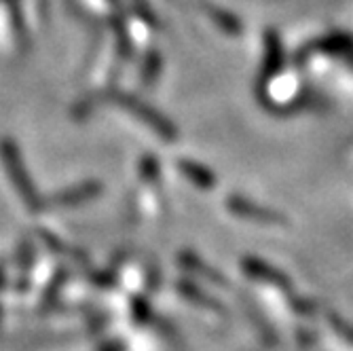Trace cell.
<instances>
[{"label":"cell","mask_w":353,"mask_h":351,"mask_svg":"<svg viewBox=\"0 0 353 351\" xmlns=\"http://www.w3.org/2000/svg\"><path fill=\"white\" fill-rule=\"evenodd\" d=\"M0 152H3V157H5L7 170H9L11 178H13V184L19 190V195L23 197L26 205L30 210H37L39 208V199H37L34 188H32V184H30V178H28L23 166H21V157H19L15 144L11 140H3V142H0Z\"/></svg>","instance_id":"cell-1"},{"label":"cell","mask_w":353,"mask_h":351,"mask_svg":"<svg viewBox=\"0 0 353 351\" xmlns=\"http://www.w3.org/2000/svg\"><path fill=\"white\" fill-rule=\"evenodd\" d=\"M117 102H119V104H123L127 110H132L136 117H140V119H142L146 125H150L152 130H154L159 136H161V138H165V140H176V138H178L176 127H174L165 117L159 114L154 108L146 106L144 102H140V100L132 98V95H125V93L117 95Z\"/></svg>","instance_id":"cell-2"},{"label":"cell","mask_w":353,"mask_h":351,"mask_svg":"<svg viewBox=\"0 0 353 351\" xmlns=\"http://www.w3.org/2000/svg\"><path fill=\"white\" fill-rule=\"evenodd\" d=\"M227 208L235 216L252 220V222H259V225H285V222H288L283 214H279L275 210H269V208H263V205H256L250 199L239 197V195H231L229 201H227Z\"/></svg>","instance_id":"cell-3"},{"label":"cell","mask_w":353,"mask_h":351,"mask_svg":"<svg viewBox=\"0 0 353 351\" xmlns=\"http://www.w3.org/2000/svg\"><path fill=\"white\" fill-rule=\"evenodd\" d=\"M243 271L250 277L261 279V281L271 283V285H277V288H283V290L290 288V279H288L281 271H277L275 267H271L259 259H243Z\"/></svg>","instance_id":"cell-4"},{"label":"cell","mask_w":353,"mask_h":351,"mask_svg":"<svg viewBox=\"0 0 353 351\" xmlns=\"http://www.w3.org/2000/svg\"><path fill=\"white\" fill-rule=\"evenodd\" d=\"M180 172H182L192 184L199 186V188L210 190V188L216 186V174H214L210 168H205V166H201V163H197V161H186V159H182V161H180Z\"/></svg>","instance_id":"cell-5"},{"label":"cell","mask_w":353,"mask_h":351,"mask_svg":"<svg viewBox=\"0 0 353 351\" xmlns=\"http://www.w3.org/2000/svg\"><path fill=\"white\" fill-rule=\"evenodd\" d=\"M102 190V186L98 182H87V184H81V186H74V188H68L59 193L55 197V203L57 205H77V203H83L87 199H93Z\"/></svg>","instance_id":"cell-6"},{"label":"cell","mask_w":353,"mask_h":351,"mask_svg":"<svg viewBox=\"0 0 353 351\" xmlns=\"http://www.w3.org/2000/svg\"><path fill=\"white\" fill-rule=\"evenodd\" d=\"M281 68V47L275 34L267 37V57H265V68H263V77L265 81H269V77H273L277 70Z\"/></svg>","instance_id":"cell-7"},{"label":"cell","mask_w":353,"mask_h":351,"mask_svg":"<svg viewBox=\"0 0 353 351\" xmlns=\"http://www.w3.org/2000/svg\"><path fill=\"white\" fill-rule=\"evenodd\" d=\"M180 261H182V265L188 269V271H192V273H199L201 277H205L208 281H214V283H218V285H222L224 283V277L218 273V271H214V269H210V267H205L195 254H182L180 257Z\"/></svg>","instance_id":"cell-8"},{"label":"cell","mask_w":353,"mask_h":351,"mask_svg":"<svg viewBox=\"0 0 353 351\" xmlns=\"http://www.w3.org/2000/svg\"><path fill=\"white\" fill-rule=\"evenodd\" d=\"M178 290H180L186 299H190L192 303H197V305H201V307H210V309H218L216 301H212V297L203 294L192 281H186V279L178 281Z\"/></svg>","instance_id":"cell-9"},{"label":"cell","mask_w":353,"mask_h":351,"mask_svg":"<svg viewBox=\"0 0 353 351\" xmlns=\"http://www.w3.org/2000/svg\"><path fill=\"white\" fill-rule=\"evenodd\" d=\"M212 17L216 19V23H218L224 32H229V34H239V32H241L239 21H237L235 17H231V15H224V13H220V11H214Z\"/></svg>","instance_id":"cell-10"},{"label":"cell","mask_w":353,"mask_h":351,"mask_svg":"<svg viewBox=\"0 0 353 351\" xmlns=\"http://www.w3.org/2000/svg\"><path fill=\"white\" fill-rule=\"evenodd\" d=\"M140 174H142V178H146V180H157V176H159V161H157L154 157H144V159H142Z\"/></svg>","instance_id":"cell-11"},{"label":"cell","mask_w":353,"mask_h":351,"mask_svg":"<svg viewBox=\"0 0 353 351\" xmlns=\"http://www.w3.org/2000/svg\"><path fill=\"white\" fill-rule=\"evenodd\" d=\"M330 324L334 326V330H336L345 341H349V343L353 345V326H351V324H347V322L339 320L336 315H330Z\"/></svg>","instance_id":"cell-12"},{"label":"cell","mask_w":353,"mask_h":351,"mask_svg":"<svg viewBox=\"0 0 353 351\" xmlns=\"http://www.w3.org/2000/svg\"><path fill=\"white\" fill-rule=\"evenodd\" d=\"M134 313H136V320L146 322V320H148V315H150V307H148L144 301H138V303L134 305Z\"/></svg>","instance_id":"cell-13"}]
</instances>
